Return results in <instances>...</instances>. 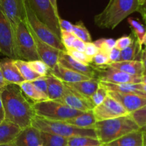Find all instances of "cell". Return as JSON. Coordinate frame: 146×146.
<instances>
[{"mask_svg": "<svg viewBox=\"0 0 146 146\" xmlns=\"http://www.w3.org/2000/svg\"><path fill=\"white\" fill-rule=\"evenodd\" d=\"M5 119L19 125L21 129L31 126L35 116L32 104L18 85L9 84L1 92Z\"/></svg>", "mask_w": 146, "mask_h": 146, "instance_id": "cell-1", "label": "cell"}, {"mask_svg": "<svg viewBox=\"0 0 146 146\" xmlns=\"http://www.w3.org/2000/svg\"><path fill=\"white\" fill-rule=\"evenodd\" d=\"M139 8L138 0H109L105 9L95 16L94 22L100 28L113 30Z\"/></svg>", "mask_w": 146, "mask_h": 146, "instance_id": "cell-2", "label": "cell"}, {"mask_svg": "<svg viewBox=\"0 0 146 146\" xmlns=\"http://www.w3.org/2000/svg\"><path fill=\"white\" fill-rule=\"evenodd\" d=\"M101 145L115 141L126 134L140 130L130 114L118 118L97 121L94 128Z\"/></svg>", "mask_w": 146, "mask_h": 146, "instance_id": "cell-3", "label": "cell"}, {"mask_svg": "<svg viewBox=\"0 0 146 146\" xmlns=\"http://www.w3.org/2000/svg\"><path fill=\"white\" fill-rule=\"evenodd\" d=\"M31 125L41 132L55 134L66 138L76 136H86L97 138L94 129L76 128L67 123L65 121H50L35 115L33 118Z\"/></svg>", "mask_w": 146, "mask_h": 146, "instance_id": "cell-4", "label": "cell"}, {"mask_svg": "<svg viewBox=\"0 0 146 146\" xmlns=\"http://www.w3.org/2000/svg\"><path fill=\"white\" fill-rule=\"evenodd\" d=\"M32 106L36 116L50 121H66L84 113L54 100L33 103Z\"/></svg>", "mask_w": 146, "mask_h": 146, "instance_id": "cell-5", "label": "cell"}, {"mask_svg": "<svg viewBox=\"0 0 146 146\" xmlns=\"http://www.w3.org/2000/svg\"><path fill=\"white\" fill-rule=\"evenodd\" d=\"M16 54L17 59L27 61L40 60L35 41L25 21H21L14 29Z\"/></svg>", "mask_w": 146, "mask_h": 146, "instance_id": "cell-6", "label": "cell"}, {"mask_svg": "<svg viewBox=\"0 0 146 146\" xmlns=\"http://www.w3.org/2000/svg\"><path fill=\"white\" fill-rule=\"evenodd\" d=\"M37 18L50 29L61 39V29L58 24V11L54 8L50 0H26Z\"/></svg>", "mask_w": 146, "mask_h": 146, "instance_id": "cell-7", "label": "cell"}, {"mask_svg": "<svg viewBox=\"0 0 146 146\" xmlns=\"http://www.w3.org/2000/svg\"><path fill=\"white\" fill-rule=\"evenodd\" d=\"M24 7H25L26 21L36 36L48 45L61 51H66L61 39L56 35H55L46 25H45L37 18L26 0H24Z\"/></svg>", "mask_w": 146, "mask_h": 146, "instance_id": "cell-8", "label": "cell"}, {"mask_svg": "<svg viewBox=\"0 0 146 146\" xmlns=\"http://www.w3.org/2000/svg\"><path fill=\"white\" fill-rule=\"evenodd\" d=\"M96 72V78L101 82L113 84H141V77L134 76L116 69L110 66H96L93 65Z\"/></svg>", "mask_w": 146, "mask_h": 146, "instance_id": "cell-9", "label": "cell"}, {"mask_svg": "<svg viewBox=\"0 0 146 146\" xmlns=\"http://www.w3.org/2000/svg\"><path fill=\"white\" fill-rule=\"evenodd\" d=\"M0 53L8 58L17 59L14 31L11 23L0 7Z\"/></svg>", "mask_w": 146, "mask_h": 146, "instance_id": "cell-10", "label": "cell"}, {"mask_svg": "<svg viewBox=\"0 0 146 146\" xmlns=\"http://www.w3.org/2000/svg\"><path fill=\"white\" fill-rule=\"evenodd\" d=\"M93 112L96 121L112 119L129 114L119 102L108 95L102 104L94 107Z\"/></svg>", "mask_w": 146, "mask_h": 146, "instance_id": "cell-11", "label": "cell"}, {"mask_svg": "<svg viewBox=\"0 0 146 146\" xmlns=\"http://www.w3.org/2000/svg\"><path fill=\"white\" fill-rule=\"evenodd\" d=\"M56 101L68 106L70 108L82 112L91 111L95 107L91 102V98L81 95L72 88H69L65 84L62 96Z\"/></svg>", "mask_w": 146, "mask_h": 146, "instance_id": "cell-12", "label": "cell"}, {"mask_svg": "<svg viewBox=\"0 0 146 146\" xmlns=\"http://www.w3.org/2000/svg\"><path fill=\"white\" fill-rule=\"evenodd\" d=\"M0 7L14 31L20 22L26 21L24 0H0Z\"/></svg>", "mask_w": 146, "mask_h": 146, "instance_id": "cell-13", "label": "cell"}, {"mask_svg": "<svg viewBox=\"0 0 146 146\" xmlns=\"http://www.w3.org/2000/svg\"><path fill=\"white\" fill-rule=\"evenodd\" d=\"M26 23H27V21H26ZM27 25L29 29L30 32H31V36H32L34 41H35L37 54H38V57H39V59L44 61L51 69V68H54L58 64V58H59V56L61 51H60V50L57 49V48H54V47L51 46L47 44L46 43L41 41L40 38H38L36 36L34 31L29 27L27 23Z\"/></svg>", "mask_w": 146, "mask_h": 146, "instance_id": "cell-14", "label": "cell"}, {"mask_svg": "<svg viewBox=\"0 0 146 146\" xmlns=\"http://www.w3.org/2000/svg\"><path fill=\"white\" fill-rule=\"evenodd\" d=\"M108 94L119 102L129 114L146 106V98L140 96L114 91H108Z\"/></svg>", "mask_w": 146, "mask_h": 146, "instance_id": "cell-15", "label": "cell"}, {"mask_svg": "<svg viewBox=\"0 0 146 146\" xmlns=\"http://www.w3.org/2000/svg\"><path fill=\"white\" fill-rule=\"evenodd\" d=\"M58 64L70 70L85 75L90 78H96V72L92 64L86 65L71 58L66 51H61L58 58Z\"/></svg>", "mask_w": 146, "mask_h": 146, "instance_id": "cell-16", "label": "cell"}, {"mask_svg": "<svg viewBox=\"0 0 146 146\" xmlns=\"http://www.w3.org/2000/svg\"><path fill=\"white\" fill-rule=\"evenodd\" d=\"M13 143L17 146L42 145L41 131L32 125L21 129Z\"/></svg>", "mask_w": 146, "mask_h": 146, "instance_id": "cell-17", "label": "cell"}, {"mask_svg": "<svg viewBox=\"0 0 146 146\" xmlns=\"http://www.w3.org/2000/svg\"><path fill=\"white\" fill-rule=\"evenodd\" d=\"M0 69L4 78L8 84L19 85L25 81L14 64V59L8 57L1 59L0 61Z\"/></svg>", "mask_w": 146, "mask_h": 146, "instance_id": "cell-18", "label": "cell"}, {"mask_svg": "<svg viewBox=\"0 0 146 146\" xmlns=\"http://www.w3.org/2000/svg\"><path fill=\"white\" fill-rule=\"evenodd\" d=\"M50 74L66 84L79 82V81H86V80L92 78L79 74V73L75 72L72 70L68 69V68L61 66L58 63L54 68L50 69Z\"/></svg>", "mask_w": 146, "mask_h": 146, "instance_id": "cell-19", "label": "cell"}, {"mask_svg": "<svg viewBox=\"0 0 146 146\" xmlns=\"http://www.w3.org/2000/svg\"><path fill=\"white\" fill-rule=\"evenodd\" d=\"M64 84L68 86L69 88L81 94V95L88 98H91V96L96 91L99 87L100 81L97 78H92L79 82L70 83V84L64 83Z\"/></svg>", "mask_w": 146, "mask_h": 146, "instance_id": "cell-20", "label": "cell"}, {"mask_svg": "<svg viewBox=\"0 0 146 146\" xmlns=\"http://www.w3.org/2000/svg\"><path fill=\"white\" fill-rule=\"evenodd\" d=\"M21 128L14 123L4 120L0 123V145L12 143Z\"/></svg>", "mask_w": 146, "mask_h": 146, "instance_id": "cell-21", "label": "cell"}, {"mask_svg": "<svg viewBox=\"0 0 146 146\" xmlns=\"http://www.w3.org/2000/svg\"><path fill=\"white\" fill-rule=\"evenodd\" d=\"M100 84L108 91H114V92L122 93V94H135V95L146 98V93L141 91L140 88V84H113L100 81Z\"/></svg>", "mask_w": 146, "mask_h": 146, "instance_id": "cell-22", "label": "cell"}, {"mask_svg": "<svg viewBox=\"0 0 146 146\" xmlns=\"http://www.w3.org/2000/svg\"><path fill=\"white\" fill-rule=\"evenodd\" d=\"M110 66L125 72L134 76H143V68L142 63L140 60H133L128 61H118L110 64Z\"/></svg>", "mask_w": 146, "mask_h": 146, "instance_id": "cell-23", "label": "cell"}, {"mask_svg": "<svg viewBox=\"0 0 146 146\" xmlns=\"http://www.w3.org/2000/svg\"><path fill=\"white\" fill-rule=\"evenodd\" d=\"M103 146H143V132L133 131Z\"/></svg>", "mask_w": 146, "mask_h": 146, "instance_id": "cell-24", "label": "cell"}, {"mask_svg": "<svg viewBox=\"0 0 146 146\" xmlns=\"http://www.w3.org/2000/svg\"><path fill=\"white\" fill-rule=\"evenodd\" d=\"M46 83L48 100L56 101L60 99L64 91V83L50 73L46 76Z\"/></svg>", "mask_w": 146, "mask_h": 146, "instance_id": "cell-25", "label": "cell"}, {"mask_svg": "<svg viewBox=\"0 0 146 146\" xmlns=\"http://www.w3.org/2000/svg\"><path fill=\"white\" fill-rule=\"evenodd\" d=\"M65 122L76 128L94 129V125L97 121L94 116L93 110H91V111H85L75 118L67 120Z\"/></svg>", "mask_w": 146, "mask_h": 146, "instance_id": "cell-26", "label": "cell"}, {"mask_svg": "<svg viewBox=\"0 0 146 146\" xmlns=\"http://www.w3.org/2000/svg\"><path fill=\"white\" fill-rule=\"evenodd\" d=\"M18 86L20 87L24 95L29 99L32 100L34 103L48 100L46 94L38 90L31 82L24 81Z\"/></svg>", "mask_w": 146, "mask_h": 146, "instance_id": "cell-27", "label": "cell"}, {"mask_svg": "<svg viewBox=\"0 0 146 146\" xmlns=\"http://www.w3.org/2000/svg\"><path fill=\"white\" fill-rule=\"evenodd\" d=\"M128 22L132 29L133 34L135 37V40H136L140 48L142 49L146 34V27L139 20L136 19L128 18Z\"/></svg>", "mask_w": 146, "mask_h": 146, "instance_id": "cell-28", "label": "cell"}, {"mask_svg": "<svg viewBox=\"0 0 146 146\" xmlns=\"http://www.w3.org/2000/svg\"><path fill=\"white\" fill-rule=\"evenodd\" d=\"M14 64L17 66V68L19 71L20 74L25 81L32 82L35 79L38 78L41 76L36 74L29 67L27 61L21 59H14Z\"/></svg>", "mask_w": 146, "mask_h": 146, "instance_id": "cell-29", "label": "cell"}, {"mask_svg": "<svg viewBox=\"0 0 146 146\" xmlns=\"http://www.w3.org/2000/svg\"><path fill=\"white\" fill-rule=\"evenodd\" d=\"M41 135L43 146H68V138L41 131Z\"/></svg>", "mask_w": 146, "mask_h": 146, "instance_id": "cell-30", "label": "cell"}, {"mask_svg": "<svg viewBox=\"0 0 146 146\" xmlns=\"http://www.w3.org/2000/svg\"><path fill=\"white\" fill-rule=\"evenodd\" d=\"M142 49H141L137 43L136 40H134L133 42L128 46L127 48L121 51V55L118 61H128L136 60L137 56L141 52Z\"/></svg>", "mask_w": 146, "mask_h": 146, "instance_id": "cell-31", "label": "cell"}, {"mask_svg": "<svg viewBox=\"0 0 146 146\" xmlns=\"http://www.w3.org/2000/svg\"><path fill=\"white\" fill-rule=\"evenodd\" d=\"M101 145L97 138L76 136L68 138V146H94Z\"/></svg>", "mask_w": 146, "mask_h": 146, "instance_id": "cell-32", "label": "cell"}, {"mask_svg": "<svg viewBox=\"0 0 146 146\" xmlns=\"http://www.w3.org/2000/svg\"><path fill=\"white\" fill-rule=\"evenodd\" d=\"M72 33L77 38L85 43L92 42L91 34L82 21H78L76 24H73Z\"/></svg>", "mask_w": 146, "mask_h": 146, "instance_id": "cell-33", "label": "cell"}, {"mask_svg": "<svg viewBox=\"0 0 146 146\" xmlns=\"http://www.w3.org/2000/svg\"><path fill=\"white\" fill-rule=\"evenodd\" d=\"M99 51L108 54L115 47V40L112 38H101L93 42Z\"/></svg>", "mask_w": 146, "mask_h": 146, "instance_id": "cell-34", "label": "cell"}, {"mask_svg": "<svg viewBox=\"0 0 146 146\" xmlns=\"http://www.w3.org/2000/svg\"><path fill=\"white\" fill-rule=\"evenodd\" d=\"M27 64L36 74H38L41 76H47L50 73L51 68L41 60H34V61H27Z\"/></svg>", "mask_w": 146, "mask_h": 146, "instance_id": "cell-35", "label": "cell"}, {"mask_svg": "<svg viewBox=\"0 0 146 146\" xmlns=\"http://www.w3.org/2000/svg\"><path fill=\"white\" fill-rule=\"evenodd\" d=\"M108 91L104 87H103L101 84H99V87L96 90L95 93L91 96V101L94 106H98L104 102V100L108 96Z\"/></svg>", "mask_w": 146, "mask_h": 146, "instance_id": "cell-36", "label": "cell"}, {"mask_svg": "<svg viewBox=\"0 0 146 146\" xmlns=\"http://www.w3.org/2000/svg\"><path fill=\"white\" fill-rule=\"evenodd\" d=\"M130 115L136 123L140 129L146 125V106L130 113Z\"/></svg>", "mask_w": 146, "mask_h": 146, "instance_id": "cell-37", "label": "cell"}, {"mask_svg": "<svg viewBox=\"0 0 146 146\" xmlns=\"http://www.w3.org/2000/svg\"><path fill=\"white\" fill-rule=\"evenodd\" d=\"M66 52L71 58L75 59L76 61L86 64V65H91V62H92V58L87 56L84 52H80V51H76V50L72 49V48L69 50H67V51H66Z\"/></svg>", "mask_w": 146, "mask_h": 146, "instance_id": "cell-38", "label": "cell"}, {"mask_svg": "<svg viewBox=\"0 0 146 146\" xmlns=\"http://www.w3.org/2000/svg\"><path fill=\"white\" fill-rule=\"evenodd\" d=\"M76 37L73 33L65 31H61V41L66 51L72 48V45Z\"/></svg>", "mask_w": 146, "mask_h": 146, "instance_id": "cell-39", "label": "cell"}, {"mask_svg": "<svg viewBox=\"0 0 146 146\" xmlns=\"http://www.w3.org/2000/svg\"><path fill=\"white\" fill-rule=\"evenodd\" d=\"M91 64L96 66H107L110 64L109 58L108 54L105 53L98 51V54L93 57Z\"/></svg>", "mask_w": 146, "mask_h": 146, "instance_id": "cell-40", "label": "cell"}, {"mask_svg": "<svg viewBox=\"0 0 146 146\" xmlns=\"http://www.w3.org/2000/svg\"><path fill=\"white\" fill-rule=\"evenodd\" d=\"M134 40H135V38L133 37L132 35L123 36L117 40H115V47L119 49L120 51H121V50L124 49V48H127L130 45H131Z\"/></svg>", "mask_w": 146, "mask_h": 146, "instance_id": "cell-41", "label": "cell"}, {"mask_svg": "<svg viewBox=\"0 0 146 146\" xmlns=\"http://www.w3.org/2000/svg\"><path fill=\"white\" fill-rule=\"evenodd\" d=\"M31 83H32L38 90H40V91H42L43 93H44V94H46L47 95L46 76L38 77V78H36V79H35L34 81H33Z\"/></svg>", "mask_w": 146, "mask_h": 146, "instance_id": "cell-42", "label": "cell"}, {"mask_svg": "<svg viewBox=\"0 0 146 146\" xmlns=\"http://www.w3.org/2000/svg\"><path fill=\"white\" fill-rule=\"evenodd\" d=\"M98 51H99L98 48L94 45L93 42H89L86 44V49L85 51H84V54L87 56L89 57V58H93V57H94L98 54Z\"/></svg>", "mask_w": 146, "mask_h": 146, "instance_id": "cell-43", "label": "cell"}, {"mask_svg": "<svg viewBox=\"0 0 146 146\" xmlns=\"http://www.w3.org/2000/svg\"><path fill=\"white\" fill-rule=\"evenodd\" d=\"M58 24H59V27L61 31H68V32H71L73 31V24L70 21L67 20L63 19L61 17L58 19Z\"/></svg>", "mask_w": 146, "mask_h": 146, "instance_id": "cell-44", "label": "cell"}, {"mask_svg": "<svg viewBox=\"0 0 146 146\" xmlns=\"http://www.w3.org/2000/svg\"><path fill=\"white\" fill-rule=\"evenodd\" d=\"M120 55H121V51L117 48L114 47L110 53L108 54V58H109L110 64H113L115 62H118L120 58ZM109 64V65H110Z\"/></svg>", "mask_w": 146, "mask_h": 146, "instance_id": "cell-45", "label": "cell"}, {"mask_svg": "<svg viewBox=\"0 0 146 146\" xmlns=\"http://www.w3.org/2000/svg\"><path fill=\"white\" fill-rule=\"evenodd\" d=\"M86 43H85L84 41H81V40L76 38L75 39V41H74V43H73L72 49L80 51V52L84 53L86 49Z\"/></svg>", "mask_w": 146, "mask_h": 146, "instance_id": "cell-46", "label": "cell"}, {"mask_svg": "<svg viewBox=\"0 0 146 146\" xmlns=\"http://www.w3.org/2000/svg\"><path fill=\"white\" fill-rule=\"evenodd\" d=\"M140 61L142 63L143 68V76H145L146 75V49H145V48L141 51V56Z\"/></svg>", "mask_w": 146, "mask_h": 146, "instance_id": "cell-47", "label": "cell"}, {"mask_svg": "<svg viewBox=\"0 0 146 146\" xmlns=\"http://www.w3.org/2000/svg\"><path fill=\"white\" fill-rule=\"evenodd\" d=\"M8 85L9 84H7V82L4 78V76H3L2 75V73H1V69H0V93L2 92Z\"/></svg>", "mask_w": 146, "mask_h": 146, "instance_id": "cell-48", "label": "cell"}, {"mask_svg": "<svg viewBox=\"0 0 146 146\" xmlns=\"http://www.w3.org/2000/svg\"><path fill=\"white\" fill-rule=\"evenodd\" d=\"M5 120V113L1 100V93H0V123Z\"/></svg>", "mask_w": 146, "mask_h": 146, "instance_id": "cell-49", "label": "cell"}, {"mask_svg": "<svg viewBox=\"0 0 146 146\" xmlns=\"http://www.w3.org/2000/svg\"><path fill=\"white\" fill-rule=\"evenodd\" d=\"M138 12H140V14H141V16H142L143 19L145 20V21L146 22V1L142 7H140L139 10H138Z\"/></svg>", "mask_w": 146, "mask_h": 146, "instance_id": "cell-50", "label": "cell"}, {"mask_svg": "<svg viewBox=\"0 0 146 146\" xmlns=\"http://www.w3.org/2000/svg\"><path fill=\"white\" fill-rule=\"evenodd\" d=\"M51 4L53 5L54 8L55 9L56 11H58V6H57V0H50Z\"/></svg>", "mask_w": 146, "mask_h": 146, "instance_id": "cell-51", "label": "cell"}, {"mask_svg": "<svg viewBox=\"0 0 146 146\" xmlns=\"http://www.w3.org/2000/svg\"><path fill=\"white\" fill-rule=\"evenodd\" d=\"M143 146H146V132L143 133Z\"/></svg>", "mask_w": 146, "mask_h": 146, "instance_id": "cell-52", "label": "cell"}, {"mask_svg": "<svg viewBox=\"0 0 146 146\" xmlns=\"http://www.w3.org/2000/svg\"><path fill=\"white\" fill-rule=\"evenodd\" d=\"M140 88H141V91L146 93V85H145V84H140Z\"/></svg>", "mask_w": 146, "mask_h": 146, "instance_id": "cell-53", "label": "cell"}, {"mask_svg": "<svg viewBox=\"0 0 146 146\" xmlns=\"http://www.w3.org/2000/svg\"><path fill=\"white\" fill-rule=\"evenodd\" d=\"M141 84H145V85H146V75L141 76Z\"/></svg>", "mask_w": 146, "mask_h": 146, "instance_id": "cell-54", "label": "cell"}, {"mask_svg": "<svg viewBox=\"0 0 146 146\" xmlns=\"http://www.w3.org/2000/svg\"><path fill=\"white\" fill-rule=\"evenodd\" d=\"M145 1H146V0H138V4H139V6H140V7H142V6L144 4H145Z\"/></svg>", "mask_w": 146, "mask_h": 146, "instance_id": "cell-55", "label": "cell"}, {"mask_svg": "<svg viewBox=\"0 0 146 146\" xmlns=\"http://www.w3.org/2000/svg\"><path fill=\"white\" fill-rule=\"evenodd\" d=\"M0 146H17L15 145V144L14 143H8V144H4V145H1Z\"/></svg>", "mask_w": 146, "mask_h": 146, "instance_id": "cell-56", "label": "cell"}, {"mask_svg": "<svg viewBox=\"0 0 146 146\" xmlns=\"http://www.w3.org/2000/svg\"><path fill=\"white\" fill-rule=\"evenodd\" d=\"M140 130H141V131H142L143 133H144V132H146V125H145V126L143 127V128H141V129H140Z\"/></svg>", "mask_w": 146, "mask_h": 146, "instance_id": "cell-57", "label": "cell"}, {"mask_svg": "<svg viewBox=\"0 0 146 146\" xmlns=\"http://www.w3.org/2000/svg\"><path fill=\"white\" fill-rule=\"evenodd\" d=\"M143 45H145V49H146V34H145V39H144Z\"/></svg>", "mask_w": 146, "mask_h": 146, "instance_id": "cell-58", "label": "cell"}, {"mask_svg": "<svg viewBox=\"0 0 146 146\" xmlns=\"http://www.w3.org/2000/svg\"><path fill=\"white\" fill-rule=\"evenodd\" d=\"M94 146H103L102 145H94Z\"/></svg>", "mask_w": 146, "mask_h": 146, "instance_id": "cell-59", "label": "cell"}, {"mask_svg": "<svg viewBox=\"0 0 146 146\" xmlns=\"http://www.w3.org/2000/svg\"><path fill=\"white\" fill-rule=\"evenodd\" d=\"M38 146H43V145H38Z\"/></svg>", "mask_w": 146, "mask_h": 146, "instance_id": "cell-60", "label": "cell"}, {"mask_svg": "<svg viewBox=\"0 0 146 146\" xmlns=\"http://www.w3.org/2000/svg\"></svg>", "mask_w": 146, "mask_h": 146, "instance_id": "cell-61", "label": "cell"}, {"mask_svg": "<svg viewBox=\"0 0 146 146\" xmlns=\"http://www.w3.org/2000/svg\"></svg>", "mask_w": 146, "mask_h": 146, "instance_id": "cell-62", "label": "cell"}]
</instances>
